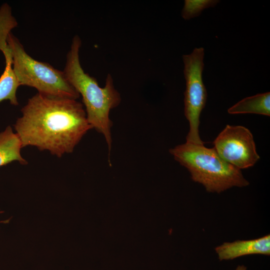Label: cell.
Wrapping results in <instances>:
<instances>
[{
    "label": "cell",
    "mask_w": 270,
    "mask_h": 270,
    "mask_svg": "<svg viewBox=\"0 0 270 270\" xmlns=\"http://www.w3.org/2000/svg\"><path fill=\"white\" fill-rule=\"evenodd\" d=\"M14 125L22 147H36L60 158L72 152L92 128L76 100L37 93L22 108Z\"/></svg>",
    "instance_id": "6da1fadb"
},
{
    "label": "cell",
    "mask_w": 270,
    "mask_h": 270,
    "mask_svg": "<svg viewBox=\"0 0 270 270\" xmlns=\"http://www.w3.org/2000/svg\"><path fill=\"white\" fill-rule=\"evenodd\" d=\"M81 44L80 38L76 35L67 54L63 72L68 83L82 96L88 120L92 128L104 136L110 155L112 126L110 112L120 104V96L115 88L111 74H108L105 86L102 88L94 78L84 72L80 60Z\"/></svg>",
    "instance_id": "7a4b0ae2"
},
{
    "label": "cell",
    "mask_w": 270,
    "mask_h": 270,
    "mask_svg": "<svg viewBox=\"0 0 270 270\" xmlns=\"http://www.w3.org/2000/svg\"><path fill=\"white\" fill-rule=\"evenodd\" d=\"M169 152L188 169L192 179L202 184L208 192L220 193L234 186L249 184L240 170L223 160L214 148L186 142Z\"/></svg>",
    "instance_id": "3957f363"
},
{
    "label": "cell",
    "mask_w": 270,
    "mask_h": 270,
    "mask_svg": "<svg viewBox=\"0 0 270 270\" xmlns=\"http://www.w3.org/2000/svg\"><path fill=\"white\" fill-rule=\"evenodd\" d=\"M6 40L12 51L13 70L20 86L34 88L38 93L48 96L74 100L80 97L63 71L32 58L11 32Z\"/></svg>",
    "instance_id": "277c9868"
},
{
    "label": "cell",
    "mask_w": 270,
    "mask_h": 270,
    "mask_svg": "<svg viewBox=\"0 0 270 270\" xmlns=\"http://www.w3.org/2000/svg\"><path fill=\"white\" fill-rule=\"evenodd\" d=\"M204 49L195 48L192 53L182 56L184 73L186 80L184 93V116L190 124L186 142L204 144L199 134L201 112L204 108L207 92L202 78Z\"/></svg>",
    "instance_id": "5b68a950"
},
{
    "label": "cell",
    "mask_w": 270,
    "mask_h": 270,
    "mask_svg": "<svg viewBox=\"0 0 270 270\" xmlns=\"http://www.w3.org/2000/svg\"><path fill=\"white\" fill-rule=\"evenodd\" d=\"M213 144L223 160L240 170L252 166L260 158L252 134L243 126L226 125Z\"/></svg>",
    "instance_id": "8992f818"
},
{
    "label": "cell",
    "mask_w": 270,
    "mask_h": 270,
    "mask_svg": "<svg viewBox=\"0 0 270 270\" xmlns=\"http://www.w3.org/2000/svg\"><path fill=\"white\" fill-rule=\"evenodd\" d=\"M12 29L9 24L0 21V50L3 52L6 60L5 68L0 77V102L9 100L12 104L16 106L18 104L16 92L20 85L13 70L12 51L6 40Z\"/></svg>",
    "instance_id": "52a82bcc"
},
{
    "label": "cell",
    "mask_w": 270,
    "mask_h": 270,
    "mask_svg": "<svg viewBox=\"0 0 270 270\" xmlns=\"http://www.w3.org/2000/svg\"><path fill=\"white\" fill-rule=\"evenodd\" d=\"M220 260H232L253 254H270V236L250 240L225 242L215 248Z\"/></svg>",
    "instance_id": "ba28073f"
},
{
    "label": "cell",
    "mask_w": 270,
    "mask_h": 270,
    "mask_svg": "<svg viewBox=\"0 0 270 270\" xmlns=\"http://www.w3.org/2000/svg\"><path fill=\"white\" fill-rule=\"evenodd\" d=\"M21 141L10 126L0 132V167L14 161L26 164L27 161L21 156Z\"/></svg>",
    "instance_id": "9c48e42d"
},
{
    "label": "cell",
    "mask_w": 270,
    "mask_h": 270,
    "mask_svg": "<svg viewBox=\"0 0 270 270\" xmlns=\"http://www.w3.org/2000/svg\"><path fill=\"white\" fill-rule=\"evenodd\" d=\"M230 114H254L270 116V92L246 98L228 110Z\"/></svg>",
    "instance_id": "30bf717a"
},
{
    "label": "cell",
    "mask_w": 270,
    "mask_h": 270,
    "mask_svg": "<svg viewBox=\"0 0 270 270\" xmlns=\"http://www.w3.org/2000/svg\"><path fill=\"white\" fill-rule=\"evenodd\" d=\"M218 2L216 0H185L182 16L185 20L197 16L203 10L214 6Z\"/></svg>",
    "instance_id": "8fae6325"
},
{
    "label": "cell",
    "mask_w": 270,
    "mask_h": 270,
    "mask_svg": "<svg viewBox=\"0 0 270 270\" xmlns=\"http://www.w3.org/2000/svg\"><path fill=\"white\" fill-rule=\"evenodd\" d=\"M235 270H247V268L244 265H240L237 266Z\"/></svg>",
    "instance_id": "7c38bea8"
},
{
    "label": "cell",
    "mask_w": 270,
    "mask_h": 270,
    "mask_svg": "<svg viewBox=\"0 0 270 270\" xmlns=\"http://www.w3.org/2000/svg\"><path fill=\"white\" fill-rule=\"evenodd\" d=\"M2 211L0 210V214L2 213Z\"/></svg>",
    "instance_id": "4fadbf2b"
}]
</instances>
